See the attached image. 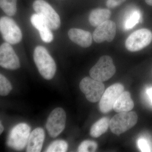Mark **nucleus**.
<instances>
[{"label":"nucleus","instance_id":"obj_17","mask_svg":"<svg viewBox=\"0 0 152 152\" xmlns=\"http://www.w3.org/2000/svg\"><path fill=\"white\" fill-rule=\"evenodd\" d=\"M111 15L110 11L107 9H95L90 13L89 21L92 26L97 27L109 20Z\"/></svg>","mask_w":152,"mask_h":152},{"label":"nucleus","instance_id":"obj_24","mask_svg":"<svg viewBox=\"0 0 152 152\" xmlns=\"http://www.w3.org/2000/svg\"><path fill=\"white\" fill-rule=\"evenodd\" d=\"M126 0H107L106 5L109 8H114L120 6Z\"/></svg>","mask_w":152,"mask_h":152},{"label":"nucleus","instance_id":"obj_14","mask_svg":"<svg viewBox=\"0 0 152 152\" xmlns=\"http://www.w3.org/2000/svg\"><path fill=\"white\" fill-rule=\"evenodd\" d=\"M45 138V133L43 129L36 128L30 134L27 145V152H40Z\"/></svg>","mask_w":152,"mask_h":152},{"label":"nucleus","instance_id":"obj_7","mask_svg":"<svg viewBox=\"0 0 152 152\" xmlns=\"http://www.w3.org/2000/svg\"><path fill=\"white\" fill-rule=\"evenodd\" d=\"M80 88L87 99L91 103L99 101L105 91L104 85L102 82L89 77L84 78L81 81Z\"/></svg>","mask_w":152,"mask_h":152},{"label":"nucleus","instance_id":"obj_16","mask_svg":"<svg viewBox=\"0 0 152 152\" xmlns=\"http://www.w3.org/2000/svg\"><path fill=\"white\" fill-rule=\"evenodd\" d=\"M134 106V104L131 98L130 93L124 91L115 102L113 106L114 110L117 113L130 111Z\"/></svg>","mask_w":152,"mask_h":152},{"label":"nucleus","instance_id":"obj_1","mask_svg":"<svg viewBox=\"0 0 152 152\" xmlns=\"http://www.w3.org/2000/svg\"><path fill=\"white\" fill-rule=\"evenodd\" d=\"M34 59L39 72L44 78L50 80L53 78L56 71V65L45 47H36L34 51Z\"/></svg>","mask_w":152,"mask_h":152},{"label":"nucleus","instance_id":"obj_5","mask_svg":"<svg viewBox=\"0 0 152 152\" xmlns=\"http://www.w3.org/2000/svg\"><path fill=\"white\" fill-rule=\"evenodd\" d=\"M37 13L45 20L50 28L57 30L61 26L59 15L48 3L44 0H36L33 5Z\"/></svg>","mask_w":152,"mask_h":152},{"label":"nucleus","instance_id":"obj_11","mask_svg":"<svg viewBox=\"0 0 152 152\" xmlns=\"http://www.w3.org/2000/svg\"><path fill=\"white\" fill-rule=\"evenodd\" d=\"M0 66L10 70L17 69L20 66L18 57L8 43L0 46Z\"/></svg>","mask_w":152,"mask_h":152},{"label":"nucleus","instance_id":"obj_10","mask_svg":"<svg viewBox=\"0 0 152 152\" xmlns=\"http://www.w3.org/2000/svg\"><path fill=\"white\" fill-rule=\"evenodd\" d=\"M124 91V87L120 83H115L104 91L99 103V108L102 113H107L113 108L115 102Z\"/></svg>","mask_w":152,"mask_h":152},{"label":"nucleus","instance_id":"obj_2","mask_svg":"<svg viewBox=\"0 0 152 152\" xmlns=\"http://www.w3.org/2000/svg\"><path fill=\"white\" fill-rule=\"evenodd\" d=\"M137 121V115L135 112L119 113L110 120L109 127L113 134L119 135L133 127Z\"/></svg>","mask_w":152,"mask_h":152},{"label":"nucleus","instance_id":"obj_19","mask_svg":"<svg viewBox=\"0 0 152 152\" xmlns=\"http://www.w3.org/2000/svg\"><path fill=\"white\" fill-rule=\"evenodd\" d=\"M17 0H0V7L9 16H12L17 12Z\"/></svg>","mask_w":152,"mask_h":152},{"label":"nucleus","instance_id":"obj_18","mask_svg":"<svg viewBox=\"0 0 152 152\" xmlns=\"http://www.w3.org/2000/svg\"><path fill=\"white\" fill-rule=\"evenodd\" d=\"M110 120L107 117H103L94 123L90 130V135L94 138H98L103 134L109 127Z\"/></svg>","mask_w":152,"mask_h":152},{"label":"nucleus","instance_id":"obj_15","mask_svg":"<svg viewBox=\"0 0 152 152\" xmlns=\"http://www.w3.org/2000/svg\"><path fill=\"white\" fill-rule=\"evenodd\" d=\"M68 36L74 43L83 48H88L92 43V36L89 32L77 28H72Z\"/></svg>","mask_w":152,"mask_h":152},{"label":"nucleus","instance_id":"obj_22","mask_svg":"<svg viewBox=\"0 0 152 152\" xmlns=\"http://www.w3.org/2000/svg\"><path fill=\"white\" fill-rule=\"evenodd\" d=\"M98 148L96 142L91 140H85L80 144L78 148L80 152H93L96 151Z\"/></svg>","mask_w":152,"mask_h":152},{"label":"nucleus","instance_id":"obj_20","mask_svg":"<svg viewBox=\"0 0 152 152\" xmlns=\"http://www.w3.org/2000/svg\"><path fill=\"white\" fill-rule=\"evenodd\" d=\"M68 145L67 143L64 140H58L52 143L45 152H65L67 151Z\"/></svg>","mask_w":152,"mask_h":152},{"label":"nucleus","instance_id":"obj_25","mask_svg":"<svg viewBox=\"0 0 152 152\" xmlns=\"http://www.w3.org/2000/svg\"><path fill=\"white\" fill-rule=\"evenodd\" d=\"M139 148L141 150L142 152L150 151L149 147L147 142L146 141L143 139H140L138 141Z\"/></svg>","mask_w":152,"mask_h":152},{"label":"nucleus","instance_id":"obj_6","mask_svg":"<svg viewBox=\"0 0 152 152\" xmlns=\"http://www.w3.org/2000/svg\"><path fill=\"white\" fill-rule=\"evenodd\" d=\"M0 33L7 42L13 45L20 42L23 38L21 31L16 22L8 17L0 18Z\"/></svg>","mask_w":152,"mask_h":152},{"label":"nucleus","instance_id":"obj_21","mask_svg":"<svg viewBox=\"0 0 152 152\" xmlns=\"http://www.w3.org/2000/svg\"><path fill=\"white\" fill-rule=\"evenodd\" d=\"M12 89L10 82L3 75L0 74V95L6 96Z\"/></svg>","mask_w":152,"mask_h":152},{"label":"nucleus","instance_id":"obj_3","mask_svg":"<svg viewBox=\"0 0 152 152\" xmlns=\"http://www.w3.org/2000/svg\"><path fill=\"white\" fill-rule=\"evenodd\" d=\"M31 127L26 123H20L12 129L7 140V145L16 151H21L26 147L31 134Z\"/></svg>","mask_w":152,"mask_h":152},{"label":"nucleus","instance_id":"obj_8","mask_svg":"<svg viewBox=\"0 0 152 152\" xmlns=\"http://www.w3.org/2000/svg\"><path fill=\"white\" fill-rule=\"evenodd\" d=\"M152 41V33L148 29L137 30L128 37L125 46L128 50L137 52L148 46Z\"/></svg>","mask_w":152,"mask_h":152},{"label":"nucleus","instance_id":"obj_12","mask_svg":"<svg viewBox=\"0 0 152 152\" xmlns=\"http://www.w3.org/2000/svg\"><path fill=\"white\" fill-rule=\"evenodd\" d=\"M116 25L111 20L106 21L98 26L93 33V37L96 43H101L104 41H113L116 34Z\"/></svg>","mask_w":152,"mask_h":152},{"label":"nucleus","instance_id":"obj_13","mask_svg":"<svg viewBox=\"0 0 152 152\" xmlns=\"http://www.w3.org/2000/svg\"><path fill=\"white\" fill-rule=\"evenodd\" d=\"M31 22L33 26L39 31L41 39L45 43H50L53 39V35L50 28L44 19L37 14L31 16Z\"/></svg>","mask_w":152,"mask_h":152},{"label":"nucleus","instance_id":"obj_28","mask_svg":"<svg viewBox=\"0 0 152 152\" xmlns=\"http://www.w3.org/2000/svg\"><path fill=\"white\" fill-rule=\"evenodd\" d=\"M145 1L148 5L152 6V0H145Z\"/></svg>","mask_w":152,"mask_h":152},{"label":"nucleus","instance_id":"obj_26","mask_svg":"<svg viewBox=\"0 0 152 152\" xmlns=\"http://www.w3.org/2000/svg\"><path fill=\"white\" fill-rule=\"evenodd\" d=\"M147 94L149 96L150 99H151L152 102V88L148 90V91H147Z\"/></svg>","mask_w":152,"mask_h":152},{"label":"nucleus","instance_id":"obj_9","mask_svg":"<svg viewBox=\"0 0 152 152\" xmlns=\"http://www.w3.org/2000/svg\"><path fill=\"white\" fill-rule=\"evenodd\" d=\"M66 115L64 110L57 107L53 110L49 115L46 127L49 135L53 138L56 137L65 128Z\"/></svg>","mask_w":152,"mask_h":152},{"label":"nucleus","instance_id":"obj_27","mask_svg":"<svg viewBox=\"0 0 152 152\" xmlns=\"http://www.w3.org/2000/svg\"><path fill=\"white\" fill-rule=\"evenodd\" d=\"M4 130V127L3 125L2 124L1 122L0 121V135L2 133Z\"/></svg>","mask_w":152,"mask_h":152},{"label":"nucleus","instance_id":"obj_23","mask_svg":"<svg viewBox=\"0 0 152 152\" xmlns=\"http://www.w3.org/2000/svg\"><path fill=\"white\" fill-rule=\"evenodd\" d=\"M140 18V12L137 11H135L127 19L125 23V28L126 29L132 28L139 23Z\"/></svg>","mask_w":152,"mask_h":152},{"label":"nucleus","instance_id":"obj_4","mask_svg":"<svg viewBox=\"0 0 152 152\" xmlns=\"http://www.w3.org/2000/svg\"><path fill=\"white\" fill-rule=\"evenodd\" d=\"M116 68L111 57L103 56L89 72L91 77L101 82L108 80L115 75Z\"/></svg>","mask_w":152,"mask_h":152}]
</instances>
